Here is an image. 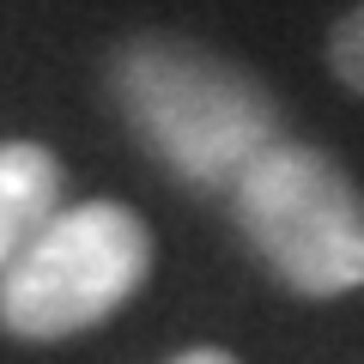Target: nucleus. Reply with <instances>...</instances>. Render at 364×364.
Segmentation results:
<instances>
[{
  "label": "nucleus",
  "instance_id": "obj_6",
  "mask_svg": "<svg viewBox=\"0 0 364 364\" xmlns=\"http://www.w3.org/2000/svg\"><path fill=\"white\" fill-rule=\"evenodd\" d=\"M164 364H243V358L225 352V346H188V352H176V358H164Z\"/></svg>",
  "mask_w": 364,
  "mask_h": 364
},
{
  "label": "nucleus",
  "instance_id": "obj_1",
  "mask_svg": "<svg viewBox=\"0 0 364 364\" xmlns=\"http://www.w3.org/2000/svg\"><path fill=\"white\" fill-rule=\"evenodd\" d=\"M109 91L134 140L195 188H237L286 140L279 97L243 61L188 37H128L109 49Z\"/></svg>",
  "mask_w": 364,
  "mask_h": 364
},
{
  "label": "nucleus",
  "instance_id": "obj_2",
  "mask_svg": "<svg viewBox=\"0 0 364 364\" xmlns=\"http://www.w3.org/2000/svg\"><path fill=\"white\" fill-rule=\"evenodd\" d=\"M231 213L243 243L291 298L364 291V195L358 182L304 140H279L237 176Z\"/></svg>",
  "mask_w": 364,
  "mask_h": 364
},
{
  "label": "nucleus",
  "instance_id": "obj_3",
  "mask_svg": "<svg viewBox=\"0 0 364 364\" xmlns=\"http://www.w3.org/2000/svg\"><path fill=\"white\" fill-rule=\"evenodd\" d=\"M152 279V231L122 200L61 207L43 237L0 273V328L31 346H55L104 328Z\"/></svg>",
  "mask_w": 364,
  "mask_h": 364
},
{
  "label": "nucleus",
  "instance_id": "obj_5",
  "mask_svg": "<svg viewBox=\"0 0 364 364\" xmlns=\"http://www.w3.org/2000/svg\"><path fill=\"white\" fill-rule=\"evenodd\" d=\"M328 67H334V79L346 91H358V97H364V0L340 18L334 31H328Z\"/></svg>",
  "mask_w": 364,
  "mask_h": 364
},
{
  "label": "nucleus",
  "instance_id": "obj_4",
  "mask_svg": "<svg viewBox=\"0 0 364 364\" xmlns=\"http://www.w3.org/2000/svg\"><path fill=\"white\" fill-rule=\"evenodd\" d=\"M55 213H61V158L37 140H6L0 146V273L37 243Z\"/></svg>",
  "mask_w": 364,
  "mask_h": 364
}]
</instances>
